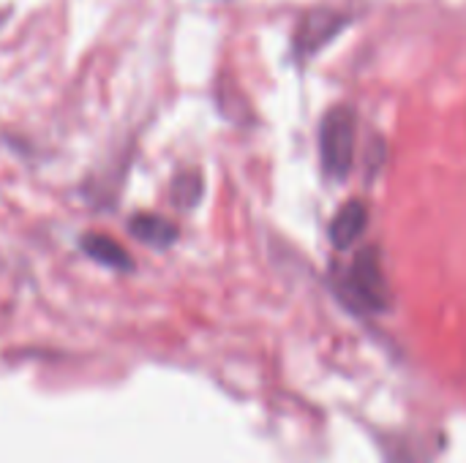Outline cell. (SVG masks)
I'll use <instances>...</instances> for the list:
<instances>
[{
	"label": "cell",
	"mask_w": 466,
	"mask_h": 463,
	"mask_svg": "<svg viewBox=\"0 0 466 463\" xmlns=\"http://www.w3.org/2000/svg\"><path fill=\"white\" fill-rule=\"evenodd\" d=\"M344 16L336 11H314L303 19L300 30H298V52H317L322 49L341 27H344Z\"/></svg>",
	"instance_id": "cell-3"
},
{
	"label": "cell",
	"mask_w": 466,
	"mask_h": 463,
	"mask_svg": "<svg viewBox=\"0 0 466 463\" xmlns=\"http://www.w3.org/2000/svg\"><path fill=\"white\" fill-rule=\"evenodd\" d=\"M172 194H175V202H177L180 207H191V205L199 199V194H202V180H199V175H197V172L180 175V177L175 180Z\"/></svg>",
	"instance_id": "cell-7"
},
{
	"label": "cell",
	"mask_w": 466,
	"mask_h": 463,
	"mask_svg": "<svg viewBox=\"0 0 466 463\" xmlns=\"http://www.w3.org/2000/svg\"><path fill=\"white\" fill-rule=\"evenodd\" d=\"M79 243H82V251L90 259H96L98 265H106V267H115V270H131V257H128V251L117 240H112L106 235L90 232Z\"/></svg>",
	"instance_id": "cell-6"
},
{
	"label": "cell",
	"mask_w": 466,
	"mask_h": 463,
	"mask_svg": "<svg viewBox=\"0 0 466 463\" xmlns=\"http://www.w3.org/2000/svg\"><path fill=\"white\" fill-rule=\"evenodd\" d=\"M366 221H369L366 205L358 202V199L347 202L336 213V218L330 224V240H333V246L336 248H352L363 237V232H366Z\"/></svg>",
	"instance_id": "cell-4"
},
{
	"label": "cell",
	"mask_w": 466,
	"mask_h": 463,
	"mask_svg": "<svg viewBox=\"0 0 466 463\" xmlns=\"http://www.w3.org/2000/svg\"><path fill=\"white\" fill-rule=\"evenodd\" d=\"M355 134L358 117L350 106H336L325 115L319 126V153L322 166L330 177L344 180L355 164Z\"/></svg>",
	"instance_id": "cell-1"
},
{
	"label": "cell",
	"mask_w": 466,
	"mask_h": 463,
	"mask_svg": "<svg viewBox=\"0 0 466 463\" xmlns=\"http://www.w3.org/2000/svg\"><path fill=\"white\" fill-rule=\"evenodd\" d=\"M131 235L145 243V246H156V248H167L177 240V226L161 216H150V213H137L128 221Z\"/></svg>",
	"instance_id": "cell-5"
},
{
	"label": "cell",
	"mask_w": 466,
	"mask_h": 463,
	"mask_svg": "<svg viewBox=\"0 0 466 463\" xmlns=\"http://www.w3.org/2000/svg\"><path fill=\"white\" fill-rule=\"evenodd\" d=\"M344 289L358 308L382 311L388 306V284H385V273H382V265H380V257L374 248H363L355 257V262L344 278Z\"/></svg>",
	"instance_id": "cell-2"
}]
</instances>
